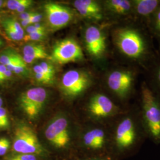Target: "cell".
I'll use <instances>...</instances> for the list:
<instances>
[{
    "label": "cell",
    "mask_w": 160,
    "mask_h": 160,
    "mask_svg": "<svg viewBox=\"0 0 160 160\" xmlns=\"http://www.w3.org/2000/svg\"><path fill=\"white\" fill-rule=\"evenodd\" d=\"M112 26V40L122 63L135 67L146 74L159 53L147 27L133 20Z\"/></svg>",
    "instance_id": "obj_1"
},
{
    "label": "cell",
    "mask_w": 160,
    "mask_h": 160,
    "mask_svg": "<svg viewBox=\"0 0 160 160\" xmlns=\"http://www.w3.org/2000/svg\"><path fill=\"white\" fill-rule=\"evenodd\" d=\"M114 120L110 141L115 155L120 159L131 157L147 138L138 105L131 104Z\"/></svg>",
    "instance_id": "obj_2"
},
{
    "label": "cell",
    "mask_w": 160,
    "mask_h": 160,
    "mask_svg": "<svg viewBox=\"0 0 160 160\" xmlns=\"http://www.w3.org/2000/svg\"><path fill=\"white\" fill-rule=\"evenodd\" d=\"M141 73L143 72L138 68L121 63L106 74L107 88L115 102L123 108L131 105L130 102L136 94L138 78Z\"/></svg>",
    "instance_id": "obj_3"
},
{
    "label": "cell",
    "mask_w": 160,
    "mask_h": 160,
    "mask_svg": "<svg viewBox=\"0 0 160 160\" xmlns=\"http://www.w3.org/2000/svg\"><path fill=\"white\" fill-rule=\"evenodd\" d=\"M139 95L138 107L147 138L160 144V98L145 80L141 83Z\"/></svg>",
    "instance_id": "obj_4"
},
{
    "label": "cell",
    "mask_w": 160,
    "mask_h": 160,
    "mask_svg": "<svg viewBox=\"0 0 160 160\" xmlns=\"http://www.w3.org/2000/svg\"><path fill=\"white\" fill-rule=\"evenodd\" d=\"M126 108H123L112 97L103 92L93 94L87 104L88 113L92 119L97 121L110 118L115 119Z\"/></svg>",
    "instance_id": "obj_5"
},
{
    "label": "cell",
    "mask_w": 160,
    "mask_h": 160,
    "mask_svg": "<svg viewBox=\"0 0 160 160\" xmlns=\"http://www.w3.org/2000/svg\"><path fill=\"white\" fill-rule=\"evenodd\" d=\"M85 48L89 56L96 62L104 60L108 51V38L103 27L95 24L87 26L84 35Z\"/></svg>",
    "instance_id": "obj_6"
},
{
    "label": "cell",
    "mask_w": 160,
    "mask_h": 160,
    "mask_svg": "<svg viewBox=\"0 0 160 160\" xmlns=\"http://www.w3.org/2000/svg\"><path fill=\"white\" fill-rule=\"evenodd\" d=\"M94 82V77L88 71L70 70L62 78L61 88L65 95L69 97L80 96L88 90Z\"/></svg>",
    "instance_id": "obj_7"
},
{
    "label": "cell",
    "mask_w": 160,
    "mask_h": 160,
    "mask_svg": "<svg viewBox=\"0 0 160 160\" xmlns=\"http://www.w3.org/2000/svg\"><path fill=\"white\" fill-rule=\"evenodd\" d=\"M14 151L22 154H40L43 152L37 135L33 130L26 125L17 127L13 142Z\"/></svg>",
    "instance_id": "obj_8"
},
{
    "label": "cell",
    "mask_w": 160,
    "mask_h": 160,
    "mask_svg": "<svg viewBox=\"0 0 160 160\" xmlns=\"http://www.w3.org/2000/svg\"><path fill=\"white\" fill-rule=\"evenodd\" d=\"M51 59L60 64L84 60L82 49L77 41L68 38L58 42L53 47Z\"/></svg>",
    "instance_id": "obj_9"
},
{
    "label": "cell",
    "mask_w": 160,
    "mask_h": 160,
    "mask_svg": "<svg viewBox=\"0 0 160 160\" xmlns=\"http://www.w3.org/2000/svg\"><path fill=\"white\" fill-rule=\"evenodd\" d=\"M47 98L46 90L42 87H34L21 95L20 103L25 113L33 119L40 113Z\"/></svg>",
    "instance_id": "obj_10"
},
{
    "label": "cell",
    "mask_w": 160,
    "mask_h": 160,
    "mask_svg": "<svg viewBox=\"0 0 160 160\" xmlns=\"http://www.w3.org/2000/svg\"><path fill=\"white\" fill-rule=\"evenodd\" d=\"M103 4L105 14L114 19L113 24L133 20L132 0H109Z\"/></svg>",
    "instance_id": "obj_11"
},
{
    "label": "cell",
    "mask_w": 160,
    "mask_h": 160,
    "mask_svg": "<svg viewBox=\"0 0 160 160\" xmlns=\"http://www.w3.org/2000/svg\"><path fill=\"white\" fill-rule=\"evenodd\" d=\"M44 8L48 24L54 30L65 27L73 17L72 12L69 8L56 3H47Z\"/></svg>",
    "instance_id": "obj_12"
},
{
    "label": "cell",
    "mask_w": 160,
    "mask_h": 160,
    "mask_svg": "<svg viewBox=\"0 0 160 160\" xmlns=\"http://www.w3.org/2000/svg\"><path fill=\"white\" fill-rule=\"evenodd\" d=\"M47 139L58 148H63L69 141L68 122L64 118H58L48 126L45 131Z\"/></svg>",
    "instance_id": "obj_13"
},
{
    "label": "cell",
    "mask_w": 160,
    "mask_h": 160,
    "mask_svg": "<svg viewBox=\"0 0 160 160\" xmlns=\"http://www.w3.org/2000/svg\"><path fill=\"white\" fill-rule=\"evenodd\" d=\"M75 8L80 15L94 23L103 22L106 18L102 3L95 0H77Z\"/></svg>",
    "instance_id": "obj_14"
},
{
    "label": "cell",
    "mask_w": 160,
    "mask_h": 160,
    "mask_svg": "<svg viewBox=\"0 0 160 160\" xmlns=\"http://www.w3.org/2000/svg\"><path fill=\"white\" fill-rule=\"evenodd\" d=\"M132 2L133 20L146 27L160 7V0H132Z\"/></svg>",
    "instance_id": "obj_15"
},
{
    "label": "cell",
    "mask_w": 160,
    "mask_h": 160,
    "mask_svg": "<svg viewBox=\"0 0 160 160\" xmlns=\"http://www.w3.org/2000/svg\"><path fill=\"white\" fill-rule=\"evenodd\" d=\"M109 141V134L102 127L92 128L83 136L84 145L92 151H102Z\"/></svg>",
    "instance_id": "obj_16"
},
{
    "label": "cell",
    "mask_w": 160,
    "mask_h": 160,
    "mask_svg": "<svg viewBox=\"0 0 160 160\" xmlns=\"http://www.w3.org/2000/svg\"><path fill=\"white\" fill-rule=\"evenodd\" d=\"M23 61L26 63H32L40 59L51 58L42 45L30 43L23 48Z\"/></svg>",
    "instance_id": "obj_17"
},
{
    "label": "cell",
    "mask_w": 160,
    "mask_h": 160,
    "mask_svg": "<svg viewBox=\"0 0 160 160\" xmlns=\"http://www.w3.org/2000/svg\"><path fill=\"white\" fill-rule=\"evenodd\" d=\"M154 63L146 73L148 80H145L149 88L160 98V52Z\"/></svg>",
    "instance_id": "obj_18"
},
{
    "label": "cell",
    "mask_w": 160,
    "mask_h": 160,
    "mask_svg": "<svg viewBox=\"0 0 160 160\" xmlns=\"http://www.w3.org/2000/svg\"><path fill=\"white\" fill-rule=\"evenodd\" d=\"M147 28L153 39L157 41L160 52V7L151 17L147 25Z\"/></svg>",
    "instance_id": "obj_19"
},
{
    "label": "cell",
    "mask_w": 160,
    "mask_h": 160,
    "mask_svg": "<svg viewBox=\"0 0 160 160\" xmlns=\"http://www.w3.org/2000/svg\"><path fill=\"white\" fill-rule=\"evenodd\" d=\"M2 24H6L9 27L14 29L18 34L22 38H24V30H23L21 24L14 19L8 18L3 21Z\"/></svg>",
    "instance_id": "obj_20"
},
{
    "label": "cell",
    "mask_w": 160,
    "mask_h": 160,
    "mask_svg": "<svg viewBox=\"0 0 160 160\" xmlns=\"http://www.w3.org/2000/svg\"><path fill=\"white\" fill-rule=\"evenodd\" d=\"M18 54L12 52H7L0 55V64L8 66L16 58Z\"/></svg>",
    "instance_id": "obj_21"
},
{
    "label": "cell",
    "mask_w": 160,
    "mask_h": 160,
    "mask_svg": "<svg viewBox=\"0 0 160 160\" xmlns=\"http://www.w3.org/2000/svg\"><path fill=\"white\" fill-rule=\"evenodd\" d=\"M46 36L45 31H40L38 32H34L30 34H27L26 36H24L23 39L25 42L33 40V41H38L43 39Z\"/></svg>",
    "instance_id": "obj_22"
},
{
    "label": "cell",
    "mask_w": 160,
    "mask_h": 160,
    "mask_svg": "<svg viewBox=\"0 0 160 160\" xmlns=\"http://www.w3.org/2000/svg\"><path fill=\"white\" fill-rule=\"evenodd\" d=\"M3 24V27L4 28V30L6 31V33L11 39L16 40V41H19V40L23 39V38L18 34L14 29H12V28L9 27L8 26H7L6 24Z\"/></svg>",
    "instance_id": "obj_23"
},
{
    "label": "cell",
    "mask_w": 160,
    "mask_h": 160,
    "mask_svg": "<svg viewBox=\"0 0 160 160\" xmlns=\"http://www.w3.org/2000/svg\"><path fill=\"white\" fill-rule=\"evenodd\" d=\"M40 65L44 70L46 75L53 80L55 74V69L53 65L47 62H42L40 63Z\"/></svg>",
    "instance_id": "obj_24"
},
{
    "label": "cell",
    "mask_w": 160,
    "mask_h": 160,
    "mask_svg": "<svg viewBox=\"0 0 160 160\" xmlns=\"http://www.w3.org/2000/svg\"><path fill=\"white\" fill-rule=\"evenodd\" d=\"M40 31H45V28L39 23H36L32 24L26 28V32L28 34L32 33L34 32H38Z\"/></svg>",
    "instance_id": "obj_25"
},
{
    "label": "cell",
    "mask_w": 160,
    "mask_h": 160,
    "mask_svg": "<svg viewBox=\"0 0 160 160\" xmlns=\"http://www.w3.org/2000/svg\"><path fill=\"white\" fill-rule=\"evenodd\" d=\"M28 71V68L26 63L24 62L23 61V59L19 62L18 63L17 67L15 69L13 72L17 74H26Z\"/></svg>",
    "instance_id": "obj_26"
},
{
    "label": "cell",
    "mask_w": 160,
    "mask_h": 160,
    "mask_svg": "<svg viewBox=\"0 0 160 160\" xmlns=\"http://www.w3.org/2000/svg\"><path fill=\"white\" fill-rule=\"evenodd\" d=\"M23 0H9L4 4L6 6L11 10H17L18 7L22 3Z\"/></svg>",
    "instance_id": "obj_27"
},
{
    "label": "cell",
    "mask_w": 160,
    "mask_h": 160,
    "mask_svg": "<svg viewBox=\"0 0 160 160\" xmlns=\"http://www.w3.org/2000/svg\"><path fill=\"white\" fill-rule=\"evenodd\" d=\"M9 160H37V158L34 155L21 154L13 157Z\"/></svg>",
    "instance_id": "obj_28"
},
{
    "label": "cell",
    "mask_w": 160,
    "mask_h": 160,
    "mask_svg": "<svg viewBox=\"0 0 160 160\" xmlns=\"http://www.w3.org/2000/svg\"><path fill=\"white\" fill-rule=\"evenodd\" d=\"M0 119L2 122L4 128L8 126V118L7 113V111L3 108H0Z\"/></svg>",
    "instance_id": "obj_29"
},
{
    "label": "cell",
    "mask_w": 160,
    "mask_h": 160,
    "mask_svg": "<svg viewBox=\"0 0 160 160\" xmlns=\"http://www.w3.org/2000/svg\"><path fill=\"white\" fill-rule=\"evenodd\" d=\"M33 4V1L31 0H23L22 3L20 5L17 9V11L19 13H22L25 12L30 6Z\"/></svg>",
    "instance_id": "obj_30"
},
{
    "label": "cell",
    "mask_w": 160,
    "mask_h": 160,
    "mask_svg": "<svg viewBox=\"0 0 160 160\" xmlns=\"http://www.w3.org/2000/svg\"><path fill=\"white\" fill-rule=\"evenodd\" d=\"M35 78L36 80L40 82H42L43 84H48L51 82L52 79L49 78V77L44 75L38 74H35Z\"/></svg>",
    "instance_id": "obj_31"
},
{
    "label": "cell",
    "mask_w": 160,
    "mask_h": 160,
    "mask_svg": "<svg viewBox=\"0 0 160 160\" xmlns=\"http://www.w3.org/2000/svg\"><path fill=\"white\" fill-rule=\"evenodd\" d=\"M10 143L9 141L6 138L5 141L4 142V143H2V145L0 147V156L4 155L6 154L10 147Z\"/></svg>",
    "instance_id": "obj_32"
},
{
    "label": "cell",
    "mask_w": 160,
    "mask_h": 160,
    "mask_svg": "<svg viewBox=\"0 0 160 160\" xmlns=\"http://www.w3.org/2000/svg\"><path fill=\"white\" fill-rule=\"evenodd\" d=\"M36 12H23L22 13H20L19 14V18L22 20H28L30 19L32 17H33L35 14Z\"/></svg>",
    "instance_id": "obj_33"
},
{
    "label": "cell",
    "mask_w": 160,
    "mask_h": 160,
    "mask_svg": "<svg viewBox=\"0 0 160 160\" xmlns=\"http://www.w3.org/2000/svg\"><path fill=\"white\" fill-rule=\"evenodd\" d=\"M42 17H43V16L42 14L36 12L34 16L30 18L32 24H34L36 23H39V22H40L41 21Z\"/></svg>",
    "instance_id": "obj_34"
},
{
    "label": "cell",
    "mask_w": 160,
    "mask_h": 160,
    "mask_svg": "<svg viewBox=\"0 0 160 160\" xmlns=\"http://www.w3.org/2000/svg\"><path fill=\"white\" fill-rule=\"evenodd\" d=\"M33 71H34V74H42L44 75H46L45 72L44 71V70L42 68V67L40 66V65H35L33 67ZM50 78V77H49ZM52 79V78H51Z\"/></svg>",
    "instance_id": "obj_35"
},
{
    "label": "cell",
    "mask_w": 160,
    "mask_h": 160,
    "mask_svg": "<svg viewBox=\"0 0 160 160\" xmlns=\"http://www.w3.org/2000/svg\"><path fill=\"white\" fill-rule=\"evenodd\" d=\"M7 69V67H6L5 65L0 64V82H1L2 78L3 76H4V73L6 72Z\"/></svg>",
    "instance_id": "obj_36"
},
{
    "label": "cell",
    "mask_w": 160,
    "mask_h": 160,
    "mask_svg": "<svg viewBox=\"0 0 160 160\" xmlns=\"http://www.w3.org/2000/svg\"><path fill=\"white\" fill-rule=\"evenodd\" d=\"M12 75V72H11L10 71H9V70H8V69H7L6 72L4 73V76H3L2 78V81H1V82L4 81H6V80H7V79H8V78H9Z\"/></svg>",
    "instance_id": "obj_37"
},
{
    "label": "cell",
    "mask_w": 160,
    "mask_h": 160,
    "mask_svg": "<svg viewBox=\"0 0 160 160\" xmlns=\"http://www.w3.org/2000/svg\"><path fill=\"white\" fill-rule=\"evenodd\" d=\"M21 23H22V25L23 26L24 28H25V27L28 28L29 26L32 25V23H31V21H30V19L25 20H22Z\"/></svg>",
    "instance_id": "obj_38"
},
{
    "label": "cell",
    "mask_w": 160,
    "mask_h": 160,
    "mask_svg": "<svg viewBox=\"0 0 160 160\" xmlns=\"http://www.w3.org/2000/svg\"><path fill=\"white\" fill-rule=\"evenodd\" d=\"M87 160H110L109 158H92Z\"/></svg>",
    "instance_id": "obj_39"
},
{
    "label": "cell",
    "mask_w": 160,
    "mask_h": 160,
    "mask_svg": "<svg viewBox=\"0 0 160 160\" xmlns=\"http://www.w3.org/2000/svg\"><path fill=\"white\" fill-rule=\"evenodd\" d=\"M2 128H4V126L2 124V122H1V120L0 119V129H2Z\"/></svg>",
    "instance_id": "obj_40"
},
{
    "label": "cell",
    "mask_w": 160,
    "mask_h": 160,
    "mask_svg": "<svg viewBox=\"0 0 160 160\" xmlns=\"http://www.w3.org/2000/svg\"><path fill=\"white\" fill-rule=\"evenodd\" d=\"M4 1H0V8H1L2 7H3V6H4Z\"/></svg>",
    "instance_id": "obj_41"
},
{
    "label": "cell",
    "mask_w": 160,
    "mask_h": 160,
    "mask_svg": "<svg viewBox=\"0 0 160 160\" xmlns=\"http://www.w3.org/2000/svg\"><path fill=\"white\" fill-rule=\"evenodd\" d=\"M2 103H3L2 100V98L0 97V108H1V106H2Z\"/></svg>",
    "instance_id": "obj_42"
},
{
    "label": "cell",
    "mask_w": 160,
    "mask_h": 160,
    "mask_svg": "<svg viewBox=\"0 0 160 160\" xmlns=\"http://www.w3.org/2000/svg\"><path fill=\"white\" fill-rule=\"evenodd\" d=\"M2 44H3V42H2V40H0V48H1V46L2 45Z\"/></svg>",
    "instance_id": "obj_43"
},
{
    "label": "cell",
    "mask_w": 160,
    "mask_h": 160,
    "mask_svg": "<svg viewBox=\"0 0 160 160\" xmlns=\"http://www.w3.org/2000/svg\"><path fill=\"white\" fill-rule=\"evenodd\" d=\"M0 40H1V38H0Z\"/></svg>",
    "instance_id": "obj_44"
}]
</instances>
